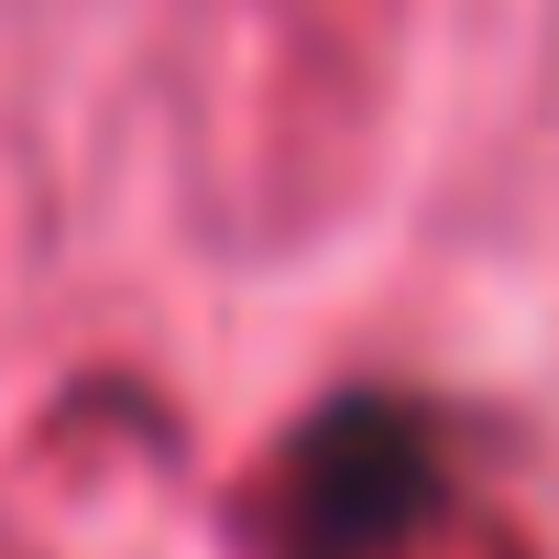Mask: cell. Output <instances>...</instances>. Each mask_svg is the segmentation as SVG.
Listing matches in <instances>:
<instances>
[{
	"label": "cell",
	"mask_w": 559,
	"mask_h": 559,
	"mask_svg": "<svg viewBox=\"0 0 559 559\" xmlns=\"http://www.w3.org/2000/svg\"><path fill=\"white\" fill-rule=\"evenodd\" d=\"M439 493V439L406 406H341L308 428L286 483V559H373Z\"/></svg>",
	"instance_id": "6da1fadb"
}]
</instances>
